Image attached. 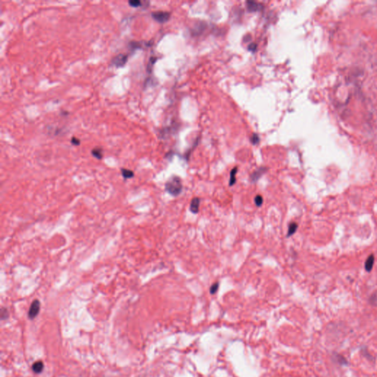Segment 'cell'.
Segmentation results:
<instances>
[{
    "mask_svg": "<svg viewBox=\"0 0 377 377\" xmlns=\"http://www.w3.org/2000/svg\"><path fill=\"white\" fill-rule=\"evenodd\" d=\"M165 190L172 197H178L182 192L183 183L178 176H172L165 183Z\"/></svg>",
    "mask_w": 377,
    "mask_h": 377,
    "instance_id": "1",
    "label": "cell"
},
{
    "mask_svg": "<svg viewBox=\"0 0 377 377\" xmlns=\"http://www.w3.org/2000/svg\"><path fill=\"white\" fill-rule=\"evenodd\" d=\"M41 303L38 300H34L30 305L29 311H28V317L30 319L33 320L37 317L40 312Z\"/></svg>",
    "mask_w": 377,
    "mask_h": 377,
    "instance_id": "2",
    "label": "cell"
},
{
    "mask_svg": "<svg viewBox=\"0 0 377 377\" xmlns=\"http://www.w3.org/2000/svg\"><path fill=\"white\" fill-rule=\"evenodd\" d=\"M152 17L157 22L164 23L170 19V13L167 11H156L152 13Z\"/></svg>",
    "mask_w": 377,
    "mask_h": 377,
    "instance_id": "3",
    "label": "cell"
},
{
    "mask_svg": "<svg viewBox=\"0 0 377 377\" xmlns=\"http://www.w3.org/2000/svg\"><path fill=\"white\" fill-rule=\"evenodd\" d=\"M128 59V56L127 55H124V54H119L117 55V56H115L114 58L112 59L111 61V64L112 66H115V67H122L124 66L125 65L126 63H127Z\"/></svg>",
    "mask_w": 377,
    "mask_h": 377,
    "instance_id": "4",
    "label": "cell"
},
{
    "mask_svg": "<svg viewBox=\"0 0 377 377\" xmlns=\"http://www.w3.org/2000/svg\"><path fill=\"white\" fill-rule=\"evenodd\" d=\"M268 170V168L262 167L259 168L256 170L254 171V172L250 175V181H251V183H254L257 182V181L261 178V177H262V175L264 174V173H266Z\"/></svg>",
    "mask_w": 377,
    "mask_h": 377,
    "instance_id": "5",
    "label": "cell"
},
{
    "mask_svg": "<svg viewBox=\"0 0 377 377\" xmlns=\"http://www.w3.org/2000/svg\"><path fill=\"white\" fill-rule=\"evenodd\" d=\"M246 6H247L248 10L250 12H256L259 11L262 9L263 5L262 4L256 2L254 1H248L246 2Z\"/></svg>",
    "mask_w": 377,
    "mask_h": 377,
    "instance_id": "6",
    "label": "cell"
},
{
    "mask_svg": "<svg viewBox=\"0 0 377 377\" xmlns=\"http://www.w3.org/2000/svg\"><path fill=\"white\" fill-rule=\"evenodd\" d=\"M200 203H201V199H200L199 197H195L191 200L190 205H189V210H190L191 213L196 215V214L199 212Z\"/></svg>",
    "mask_w": 377,
    "mask_h": 377,
    "instance_id": "7",
    "label": "cell"
},
{
    "mask_svg": "<svg viewBox=\"0 0 377 377\" xmlns=\"http://www.w3.org/2000/svg\"><path fill=\"white\" fill-rule=\"evenodd\" d=\"M374 255H370L365 261V270L368 271V272L371 271L373 267H374Z\"/></svg>",
    "mask_w": 377,
    "mask_h": 377,
    "instance_id": "8",
    "label": "cell"
},
{
    "mask_svg": "<svg viewBox=\"0 0 377 377\" xmlns=\"http://www.w3.org/2000/svg\"><path fill=\"white\" fill-rule=\"evenodd\" d=\"M44 365L42 361H37L32 365V369L36 374H40V373H41L43 370H44Z\"/></svg>",
    "mask_w": 377,
    "mask_h": 377,
    "instance_id": "9",
    "label": "cell"
},
{
    "mask_svg": "<svg viewBox=\"0 0 377 377\" xmlns=\"http://www.w3.org/2000/svg\"><path fill=\"white\" fill-rule=\"evenodd\" d=\"M238 172V168L234 167L231 170V172H230V180H229V186H234V184H235L236 182V173Z\"/></svg>",
    "mask_w": 377,
    "mask_h": 377,
    "instance_id": "10",
    "label": "cell"
},
{
    "mask_svg": "<svg viewBox=\"0 0 377 377\" xmlns=\"http://www.w3.org/2000/svg\"><path fill=\"white\" fill-rule=\"evenodd\" d=\"M297 229V224L296 223H295V222L291 223L288 226V231H287V237L288 238V237H290V236H292L293 234L296 232Z\"/></svg>",
    "mask_w": 377,
    "mask_h": 377,
    "instance_id": "11",
    "label": "cell"
},
{
    "mask_svg": "<svg viewBox=\"0 0 377 377\" xmlns=\"http://www.w3.org/2000/svg\"><path fill=\"white\" fill-rule=\"evenodd\" d=\"M121 172H122V176H123V178H125V179L132 178L134 177V172L130 170L122 168L121 170Z\"/></svg>",
    "mask_w": 377,
    "mask_h": 377,
    "instance_id": "12",
    "label": "cell"
},
{
    "mask_svg": "<svg viewBox=\"0 0 377 377\" xmlns=\"http://www.w3.org/2000/svg\"><path fill=\"white\" fill-rule=\"evenodd\" d=\"M91 154H92V156L94 157V158H97V159L99 160L102 159V158H103V150H102L101 148H94L93 150H91Z\"/></svg>",
    "mask_w": 377,
    "mask_h": 377,
    "instance_id": "13",
    "label": "cell"
},
{
    "mask_svg": "<svg viewBox=\"0 0 377 377\" xmlns=\"http://www.w3.org/2000/svg\"><path fill=\"white\" fill-rule=\"evenodd\" d=\"M263 202H264V200H263L262 196H261L260 195H256L255 197V198H254V203H255L257 207H261L263 204Z\"/></svg>",
    "mask_w": 377,
    "mask_h": 377,
    "instance_id": "14",
    "label": "cell"
},
{
    "mask_svg": "<svg viewBox=\"0 0 377 377\" xmlns=\"http://www.w3.org/2000/svg\"><path fill=\"white\" fill-rule=\"evenodd\" d=\"M219 286H220L219 282L214 283V284L211 286V287H210V290H209L210 293H211V295L215 294V293L217 292L218 289H219Z\"/></svg>",
    "mask_w": 377,
    "mask_h": 377,
    "instance_id": "15",
    "label": "cell"
},
{
    "mask_svg": "<svg viewBox=\"0 0 377 377\" xmlns=\"http://www.w3.org/2000/svg\"><path fill=\"white\" fill-rule=\"evenodd\" d=\"M250 141L253 144H254V145H256V144H258L259 142L260 138H259V135H257V134L254 133V134H253V136L250 137Z\"/></svg>",
    "mask_w": 377,
    "mask_h": 377,
    "instance_id": "16",
    "label": "cell"
},
{
    "mask_svg": "<svg viewBox=\"0 0 377 377\" xmlns=\"http://www.w3.org/2000/svg\"><path fill=\"white\" fill-rule=\"evenodd\" d=\"M128 4H129V5L131 6V7H137L141 6L142 2L138 1V0H132V1L128 2Z\"/></svg>",
    "mask_w": 377,
    "mask_h": 377,
    "instance_id": "17",
    "label": "cell"
},
{
    "mask_svg": "<svg viewBox=\"0 0 377 377\" xmlns=\"http://www.w3.org/2000/svg\"><path fill=\"white\" fill-rule=\"evenodd\" d=\"M8 315H9V313H8L7 309H5V308H2V310H1V318H2V320L7 319V317H8Z\"/></svg>",
    "mask_w": 377,
    "mask_h": 377,
    "instance_id": "18",
    "label": "cell"
},
{
    "mask_svg": "<svg viewBox=\"0 0 377 377\" xmlns=\"http://www.w3.org/2000/svg\"><path fill=\"white\" fill-rule=\"evenodd\" d=\"M71 142H72V144H74V145H75V146L80 145V139L76 137H72V140H71Z\"/></svg>",
    "mask_w": 377,
    "mask_h": 377,
    "instance_id": "19",
    "label": "cell"
},
{
    "mask_svg": "<svg viewBox=\"0 0 377 377\" xmlns=\"http://www.w3.org/2000/svg\"><path fill=\"white\" fill-rule=\"evenodd\" d=\"M256 44H254V43H253V44H250L249 46H248V50L250 51H251V52H255L256 50Z\"/></svg>",
    "mask_w": 377,
    "mask_h": 377,
    "instance_id": "20",
    "label": "cell"
}]
</instances>
